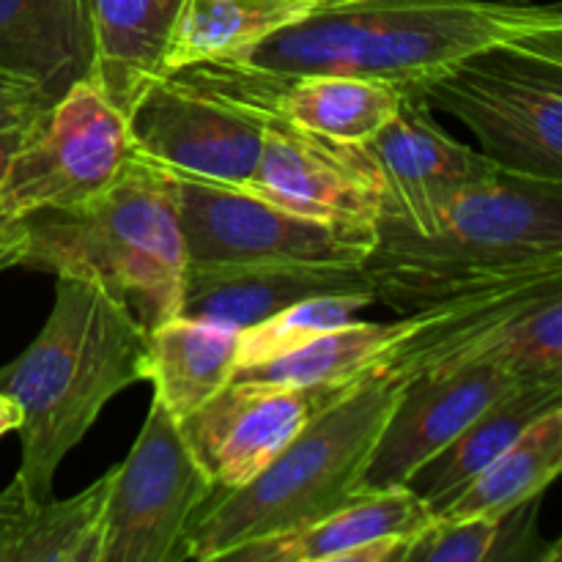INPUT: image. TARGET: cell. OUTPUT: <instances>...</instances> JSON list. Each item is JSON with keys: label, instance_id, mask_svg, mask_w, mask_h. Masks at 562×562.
Returning <instances> with one entry per match:
<instances>
[{"label": "cell", "instance_id": "obj_28", "mask_svg": "<svg viewBox=\"0 0 562 562\" xmlns=\"http://www.w3.org/2000/svg\"><path fill=\"white\" fill-rule=\"evenodd\" d=\"M499 519L503 516H434L431 525L412 538L401 562H494Z\"/></svg>", "mask_w": 562, "mask_h": 562}, {"label": "cell", "instance_id": "obj_2", "mask_svg": "<svg viewBox=\"0 0 562 562\" xmlns=\"http://www.w3.org/2000/svg\"><path fill=\"white\" fill-rule=\"evenodd\" d=\"M562 33L558 3L322 0L236 64L272 75H355L412 91L475 49Z\"/></svg>", "mask_w": 562, "mask_h": 562}, {"label": "cell", "instance_id": "obj_25", "mask_svg": "<svg viewBox=\"0 0 562 562\" xmlns=\"http://www.w3.org/2000/svg\"><path fill=\"white\" fill-rule=\"evenodd\" d=\"M562 470V406L532 423L508 450L483 467L445 510V519L503 516L530 499L543 497Z\"/></svg>", "mask_w": 562, "mask_h": 562}, {"label": "cell", "instance_id": "obj_18", "mask_svg": "<svg viewBox=\"0 0 562 562\" xmlns=\"http://www.w3.org/2000/svg\"><path fill=\"white\" fill-rule=\"evenodd\" d=\"M93 27L86 0H0V71L31 82L47 102L88 80Z\"/></svg>", "mask_w": 562, "mask_h": 562}, {"label": "cell", "instance_id": "obj_27", "mask_svg": "<svg viewBox=\"0 0 562 562\" xmlns=\"http://www.w3.org/2000/svg\"><path fill=\"white\" fill-rule=\"evenodd\" d=\"M376 302V294H324L302 300L285 311L274 313L267 322L239 333V368L261 366V362L283 357L311 340L322 338L324 333L355 322L357 313ZM236 368V371H239Z\"/></svg>", "mask_w": 562, "mask_h": 562}, {"label": "cell", "instance_id": "obj_17", "mask_svg": "<svg viewBox=\"0 0 562 562\" xmlns=\"http://www.w3.org/2000/svg\"><path fill=\"white\" fill-rule=\"evenodd\" d=\"M428 505L406 486L362 488L355 499L300 530L269 536L228 554L234 562H401L431 525Z\"/></svg>", "mask_w": 562, "mask_h": 562}, {"label": "cell", "instance_id": "obj_8", "mask_svg": "<svg viewBox=\"0 0 562 562\" xmlns=\"http://www.w3.org/2000/svg\"><path fill=\"white\" fill-rule=\"evenodd\" d=\"M214 494L179 420L154 398L130 456L113 467L99 562H184L187 530Z\"/></svg>", "mask_w": 562, "mask_h": 562}, {"label": "cell", "instance_id": "obj_4", "mask_svg": "<svg viewBox=\"0 0 562 562\" xmlns=\"http://www.w3.org/2000/svg\"><path fill=\"white\" fill-rule=\"evenodd\" d=\"M406 379L393 366L373 368L252 481L214 494L187 530L184 560H228L247 543L300 530L355 499L368 488L373 448Z\"/></svg>", "mask_w": 562, "mask_h": 562}, {"label": "cell", "instance_id": "obj_5", "mask_svg": "<svg viewBox=\"0 0 562 562\" xmlns=\"http://www.w3.org/2000/svg\"><path fill=\"white\" fill-rule=\"evenodd\" d=\"M20 267L77 274L108 289L146 329L179 316L184 245L179 179L151 159L135 157L104 192L75 209L20 220Z\"/></svg>", "mask_w": 562, "mask_h": 562}, {"label": "cell", "instance_id": "obj_31", "mask_svg": "<svg viewBox=\"0 0 562 562\" xmlns=\"http://www.w3.org/2000/svg\"><path fill=\"white\" fill-rule=\"evenodd\" d=\"M20 423H22V412L16 409V404L9 398V395L0 393V437L16 431Z\"/></svg>", "mask_w": 562, "mask_h": 562}, {"label": "cell", "instance_id": "obj_10", "mask_svg": "<svg viewBox=\"0 0 562 562\" xmlns=\"http://www.w3.org/2000/svg\"><path fill=\"white\" fill-rule=\"evenodd\" d=\"M135 151L176 176L245 187L256 173L263 121L201 66L154 80L126 115Z\"/></svg>", "mask_w": 562, "mask_h": 562}, {"label": "cell", "instance_id": "obj_3", "mask_svg": "<svg viewBox=\"0 0 562 562\" xmlns=\"http://www.w3.org/2000/svg\"><path fill=\"white\" fill-rule=\"evenodd\" d=\"M148 379V329L108 289L77 274H55V302L42 333L0 368V393L22 412L16 481L33 497H53L66 456L104 406Z\"/></svg>", "mask_w": 562, "mask_h": 562}, {"label": "cell", "instance_id": "obj_21", "mask_svg": "<svg viewBox=\"0 0 562 562\" xmlns=\"http://www.w3.org/2000/svg\"><path fill=\"white\" fill-rule=\"evenodd\" d=\"M558 406H562V379H525L488 409H483L404 486L412 488L437 516L483 467L492 464L532 423Z\"/></svg>", "mask_w": 562, "mask_h": 562}, {"label": "cell", "instance_id": "obj_12", "mask_svg": "<svg viewBox=\"0 0 562 562\" xmlns=\"http://www.w3.org/2000/svg\"><path fill=\"white\" fill-rule=\"evenodd\" d=\"M256 113L263 121V146L245 190L307 217L373 228L382 195L360 143L329 140L278 115Z\"/></svg>", "mask_w": 562, "mask_h": 562}, {"label": "cell", "instance_id": "obj_26", "mask_svg": "<svg viewBox=\"0 0 562 562\" xmlns=\"http://www.w3.org/2000/svg\"><path fill=\"white\" fill-rule=\"evenodd\" d=\"M464 362H494L521 379H562V278L464 340L437 368Z\"/></svg>", "mask_w": 562, "mask_h": 562}, {"label": "cell", "instance_id": "obj_14", "mask_svg": "<svg viewBox=\"0 0 562 562\" xmlns=\"http://www.w3.org/2000/svg\"><path fill=\"white\" fill-rule=\"evenodd\" d=\"M525 382L494 362L434 368L406 379L373 448L366 486H404L483 409Z\"/></svg>", "mask_w": 562, "mask_h": 562}, {"label": "cell", "instance_id": "obj_11", "mask_svg": "<svg viewBox=\"0 0 562 562\" xmlns=\"http://www.w3.org/2000/svg\"><path fill=\"white\" fill-rule=\"evenodd\" d=\"M360 379L322 387L234 379L181 417L179 426L195 459L217 483V492H231L252 481L313 417L344 398Z\"/></svg>", "mask_w": 562, "mask_h": 562}, {"label": "cell", "instance_id": "obj_15", "mask_svg": "<svg viewBox=\"0 0 562 562\" xmlns=\"http://www.w3.org/2000/svg\"><path fill=\"white\" fill-rule=\"evenodd\" d=\"M220 88L261 113L340 143H366L398 110L404 91L393 82L355 75H272L236 60L198 64Z\"/></svg>", "mask_w": 562, "mask_h": 562}, {"label": "cell", "instance_id": "obj_1", "mask_svg": "<svg viewBox=\"0 0 562 562\" xmlns=\"http://www.w3.org/2000/svg\"><path fill=\"white\" fill-rule=\"evenodd\" d=\"M362 272L376 300L415 313L494 285L562 274V181L497 168L428 223L373 225Z\"/></svg>", "mask_w": 562, "mask_h": 562}, {"label": "cell", "instance_id": "obj_13", "mask_svg": "<svg viewBox=\"0 0 562 562\" xmlns=\"http://www.w3.org/2000/svg\"><path fill=\"white\" fill-rule=\"evenodd\" d=\"M431 113L417 93L404 91L393 119L360 143L382 195L376 223L404 228L428 223L450 198L499 168L486 154L450 137Z\"/></svg>", "mask_w": 562, "mask_h": 562}, {"label": "cell", "instance_id": "obj_6", "mask_svg": "<svg viewBox=\"0 0 562 562\" xmlns=\"http://www.w3.org/2000/svg\"><path fill=\"white\" fill-rule=\"evenodd\" d=\"M409 93L470 126L499 168L562 181V33L475 49Z\"/></svg>", "mask_w": 562, "mask_h": 562}, {"label": "cell", "instance_id": "obj_16", "mask_svg": "<svg viewBox=\"0 0 562 562\" xmlns=\"http://www.w3.org/2000/svg\"><path fill=\"white\" fill-rule=\"evenodd\" d=\"M362 291L373 294L362 267L302 261L184 263L179 316L245 333L311 296Z\"/></svg>", "mask_w": 562, "mask_h": 562}, {"label": "cell", "instance_id": "obj_22", "mask_svg": "<svg viewBox=\"0 0 562 562\" xmlns=\"http://www.w3.org/2000/svg\"><path fill=\"white\" fill-rule=\"evenodd\" d=\"M437 305L404 313L401 322H349L261 366L239 368L236 382H274L291 387L346 384L382 366L401 344L431 322ZM231 379V382H234Z\"/></svg>", "mask_w": 562, "mask_h": 562}, {"label": "cell", "instance_id": "obj_29", "mask_svg": "<svg viewBox=\"0 0 562 562\" xmlns=\"http://www.w3.org/2000/svg\"><path fill=\"white\" fill-rule=\"evenodd\" d=\"M49 104L36 86L0 71V132L27 124Z\"/></svg>", "mask_w": 562, "mask_h": 562}, {"label": "cell", "instance_id": "obj_24", "mask_svg": "<svg viewBox=\"0 0 562 562\" xmlns=\"http://www.w3.org/2000/svg\"><path fill=\"white\" fill-rule=\"evenodd\" d=\"M322 0H187L170 36L168 71L239 60L252 47L311 14Z\"/></svg>", "mask_w": 562, "mask_h": 562}, {"label": "cell", "instance_id": "obj_7", "mask_svg": "<svg viewBox=\"0 0 562 562\" xmlns=\"http://www.w3.org/2000/svg\"><path fill=\"white\" fill-rule=\"evenodd\" d=\"M130 121L110 99L80 80L22 132L0 179L9 217L75 209L108 190L135 157Z\"/></svg>", "mask_w": 562, "mask_h": 562}, {"label": "cell", "instance_id": "obj_30", "mask_svg": "<svg viewBox=\"0 0 562 562\" xmlns=\"http://www.w3.org/2000/svg\"><path fill=\"white\" fill-rule=\"evenodd\" d=\"M27 124H31V121H27ZM27 124L11 126V130L0 132V179H3L5 162H9L11 151H14L16 143H20ZM22 250H25V231H22V223L9 217V214L3 212V203H0V272H5V269L11 267H20Z\"/></svg>", "mask_w": 562, "mask_h": 562}, {"label": "cell", "instance_id": "obj_19", "mask_svg": "<svg viewBox=\"0 0 562 562\" xmlns=\"http://www.w3.org/2000/svg\"><path fill=\"white\" fill-rule=\"evenodd\" d=\"M187 0H86L93 27L88 80L130 115L140 93L168 75L165 53Z\"/></svg>", "mask_w": 562, "mask_h": 562}, {"label": "cell", "instance_id": "obj_23", "mask_svg": "<svg viewBox=\"0 0 562 562\" xmlns=\"http://www.w3.org/2000/svg\"><path fill=\"white\" fill-rule=\"evenodd\" d=\"M239 368V333L220 324L170 316L148 329V382L154 398L181 420L231 384Z\"/></svg>", "mask_w": 562, "mask_h": 562}, {"label": "cell", "instance_id": "obj_20", "mask_svg": "<svg viewBox=\"0 0 562 562\" xmlns=\"http://www.w3.org/2000/svg\"><path fill=\"white\" fill-rule=\"evenodd\" d=\"M113 470L66 499L33 497L16 477L0 488V562H99Z\"/></svg>", "mask_w": 562, "mask_h": 562}, {"label": "cell", "instance_id": "obj_9", "mask_svg": "<svg viewBox=\"0 0 562 562\" xmlns=\"http://www.w3.org/2000/svg\"><path fill=\"white\" fill-rule=\"evenodd\" d=\"M179 179V225L187 263H340L360 267L373 228L329 223L278 206L245 187Z\"/></svg>", "mask_w": 562, "mask_h": 562}]
</instances>
